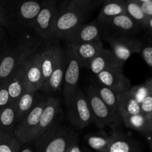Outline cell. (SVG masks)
I'll use <instances>...</instances> for the list:
<instances>
[{"label":"cell","mask_w":152,"mask_h":152,"mask_svg":"<svg viewBox=\"0 0 152 152\" xmlns=\"http://www.w3.org/2000/svg\"><path fill=\"white\" fill-rule=\"evenodd\" d=\"M118 109L120 116L141 113L140 105L134 99L129 91L118 95Z\"/></svg>","instance_id":"4316f807"},{"label":"cell","mask_w":152,"mask_h":152,"mask_svg":"<svg viewBox=\"0 0 152 152\" xmlns=\"http://www.w3.org/2000/svg\"><path fill=\"white\" fill-rule=\"evenodd\" d=\"M128 91L140 105L148 95L151 94L149 86L146 83L131 87Z\"/></svg>","instance_id":"4dcf8cb0"},{"label":"cell","mask_w":152,"mask_h":152,"mask_svg":"<svg viewBox=\"0 0 152 152\" xmlns=\"http://www.w3.org/2000/svg\"><path fill=\"white\" fill-rule=\"evenodd\" d=\"M123 66L124 64L118 60L111 50L104 48L96 57L91 61L87 68L96 76L102 71L111 68L123 69Z\"/></svg>","instance_id":"e0dca14e"},{"label":"cell","mask_w":152,"mask_h":152,"mask_svg":"<svg viewBox=\"0 0 152 152\" xmlns=\"http://www.w3.org/2000/svg\"><path fill=\"white\" fill-rule=\"evenodd\" d=\"M86 94L93 115L94 122L99 129L111 126L117 123L119 119L101 99L92 86L86 88Z\"/></svg>","instance_id":"ba28073f"},{"label":"cell","mask_w":152,"mask_h":152,"mask_svg":"<svg viewBox=\"0 0 152 152\" xmlns=\"http://www.w3.org/2000/svg\"><path fill=\"white\" fill-rule=\"evenodd\" d=\"M22 65L11 74V76L4 83L8 92L10 102L11 103H16L19 98L24 93L28 91L22 74Z\"/></svg>","instance_id":"d6986e66"},{"label":"cell","mask_w":152,"mask_h":152,"mask_svg":"<svg viewBox=\"0 0 152 152\" xmlns=\"http://www.w3.org/2000/svg\"><path fill=\"white\" fill-rule=\"evenodd\" d=\"M97 83L114 91L117 94L128 91L131 88L130 80L123 74V69L111 68L96 74Z\"/></svg>","instance_id":"7c38bea8"},{"label":"cell","mask_w":152,"mask_h":152,"mask_svg":"<svg viewBox=\"0 0 152 152\" xmlns=\"http://www.w3.org/2000/svg\"><path fill=\"white\" fill-rule=\"evenodd\" d=\"M86 142L90 148L97 152H107L111 141V135L104 132L88 134L85 136Z\"/></svg>","instance_id":"83f0119b"},{"label":"cell","mask_w":152,"mask_h":152,"mask_svg":"<svg viewBox=\"0 0 152 152\" xmlns=\"http://www.w3.org/2000/svg\"><path fill=\"white\" fill-rule=\"evenodd\" d=\"M98 22L102 30L108 29L114 32H117L120 34L119 35H126L129 33L134 32L139 27V25L127 14L120 15Z\"/></svg>","instance_id":"ac0fdd59"},{"label":"cell","mask_w":152,"mask_h":152,"mask_svg":"<svg viewBox=\"0 0 152 152\" xmlns=\"http://www.w3.org/2000/svg\"><path fill=\"white\" fill-rule=\"evenodd\" d=\"M145 28H147V29H148V31H150V33L152 34V17H150L148 19Z\"/></svg>","instance_id":"7bdbcfd3"},{"label":"cell","mask_w":152,"mask_h":152,"mask_svg":"<svg viewBox=\"0 0 152 152\" xmlns=\"http://www.w3.org/2000/svg\"><path fill=\"white\" fill-rule=\"evenodd\" d=\"M39 53L44 85L53 72L60 58L65 53V51L59 46L49 45L45 47L41 51H39Z\"/></svg>","instance_id":"2e32d148"},{"label":"cell","mask_w":152,"mask_h":152,"mask_svg":"<svg viewBox=\"0 0 152 152\" xmlns=\"http://www.w3.org/2000/svg\"><path fill=\"white\" fill-rule=\"evenodd\" d=\"M39 100L37 91H27L19 98L15 103L16 125L31 112Z\"/></svg>","instance_id":"44dd1931"},{"label":"cell","mask_w":152,"mask_h":152,"mask_svg":"<svg viewBox=\"0 0 152 152\" xmlns=\"http://www.w3.org/2000/svg\"><path fill=\"white\" fill-rule=\"evenodd\" d=\"M4 37H5V33H4V28L0 26V44L4 42Z\"/></svg>","instance_id":"60d3db41"},{"label":"cell","mask_w":152,"mask_h":152,"mask_svg":"<svg viewBox=\"0 0 152 152\" xmlns=\"http://www.w3.org/2000/svg\"><path fill=\"white\" fill-rule=\"evenodd\" d=\"M6 47H7V46H6L5 43L4 42L0 44V62H1L3 56H4V51H5Z\"/></svg>","instance_id":"ab89813d"},{"label":"cell","mask_w":152,"mask_h":152,"mask_svg":"<svg viewBox=\"0 0 152 152\" xmlns=\"http://www.w3.org/2000/svg\"><path fill=\"white\" fill-rule=\"evenodd\" d=\"M43 40L37 34H28L19 38L13 45L7 46L0 62V83L4 84L30 56L37 52Z\"/></svg>","instance_id":"6da1fadb"},{"label":"cell","mask_w":152,"mask_h":152,"mask_svg":"<svg viewBox=\"0 0 152 152\" xmlns=\"http://www.w3.org/2000/svg\"><path fill=\"white\" fill-rule=\"evenodd\" d=\"M46 103L45 99H40L29 114L16 126L14 137L22 145L34 141V135L39 123L41 114Z\"/></svg>","instance_id":"52a82bcc"},{"label":"cell","mask_w":152,"mask_h":152,"mask_svg":"<svg viewBox=\"0 0 152 152\" xmlns=\"http://www.w3.org/2000/svg\"><path fill=\"white\" fill-rule=\"evenodd\" d=\"M22 71L28 91L36 92L42 88L43 77L38 51L33 53L22 63Z\"/></svg>","instance_id":"30bf717a"},{"label":"cell","mask_w":152,"mask_h":152,"mask_svg":"<svg viewBox=\"0 0 152 152\" xmlns=\"http://www.w3.org/2000/svg\"><path fill=\"white\" fill-rule=\"evenodd\" d=\"M16 126L15 103H10L0 111V134L14 137Z\"/></svg>","instance_id":"603a6c76"},{"label":"cell","mask_w":152,"mask_h":152,"mask_svg":"<svg viewBox=\"0 0 152 152\" xmlns=\"http://www.w3.org/2000/svg\"><path fill=\"white\" fill-rule=\"evenodd\" d=\"M2 83H0V88H1V86H2Z\"/></svg>","instance_id":"7dc6e473"},{"label":"cell","mask_w":152,"mask_h":152,"mask_svg":"<svg viewBox=\"0 0 152 152\" xmlns=\"http://www.w3.org/2000/svg\"><path fill=\"white\" fill-rule=\"evenodd\" d=\"M140 53L145 63L150 68H152V45H142Z\"/></svg>","instance_id":"d6a6232c"},{"label":"cell","mask_w":152,"mask_h":152,"mask_svg":"<svg viewBox=\"0 0 152 152\" xmlns=\"http://www.w3.org/2000/svg\"><path fill=\"white\" fill-rule=\"evenodd\" d=\"M147 117H148V123H149V126H150V131H151V130H152V113L151 114H149L148 116H147Z\"/></svg>","instance_id":"ee69618b"},{"label":"cell","mask_w":152,"mask_h":152,"mask_svg":"<svg viewBox=\"0 0 152 152\" xmlns=\"http://www.w3.org/2000/svg\"><path fill=\"white\" fill-rule=\"evenodd\" d=\"M145 135V137H146L147 140H148V144H149L150 148H151V149L152 151V130L150 131L149 132H148V133Z\"/></svg>","instance_id":"b9f144b4"},{"label":"cell","mask_w":152,"mask_h":152,"mask_svg":"<svg viewBox=\"0 0 152 152\" xmlns=\"http://www.w3.org/2000/svg\"><path fill=\"white\" fill-rule=\"evenodd\" d=\"M141 8L148 18L152 17V1L140 3Z\"/></svg>","instance_id":"8d00e7d4"},{"label":"cell","mask_w":152,"mask_h":152,"mask_svg":"<svg viewBox=\"0 0 152 152\" xmlns=\"http://www.w3.org/2000/svg\"><path fill=\"white\" fill-rule=\"evenodd\" d=\"M22 145L15 137L0 134V152H19Z\"/></svg>","instance_id":"f546056e"},{"label":"cell","mask_w":152,"mask_h":152,"mask_svg":"<svg viewBox=\"0 0 152 152\" xmlns=\"http://www.w3.org/2000/svg\"><path fill=\"white\" fill-rule=\"evenodd\" d=\"M126 14L130 16L139 26H146L148 18L141 8L140 3L136 0H125Z\"/></svg>","instance_id":"f1b7e54d"},{"label":"cell","mask_w":152,"mask_h":152,"mask_svg":"<svg viewBox=\"0 0 152 152\" xmlns=\"http://www.w3.org/2000/svg\"><path fill=\"white\" fill-rule=\"evenodd\" d=\"M141 113L148 116L152 113V94L148 95L140 103Z\"/></svg>","instance_id":"836d02e7"},{"label":"cell","mask_w":152,"mask_h":152,"mask_svg":"<svg viewBox=\"0 0 152 152\" xmlns=\"http://www.w3.org/2000/svg\"><path fill=\"white\" fill-rule=\"evenodd\" d=\"M67 105L68 118L77 129H84L94 121L87 96L80 88L74 94Z\"/></svg>","instance_id":"5b68a950"},{"label":"cell","mask_w":152,"mask_h":152,"mask_svg":"<svg viewBox=\"0 0 152 152\" xmlns=\"http://www.w3.org/2000/svg\"><path fill=\"white\" fill-rule=\"evenodd\" d=\"M126 14L125 0H103V4L97 17V22Z\"/></svg>","instance_id":"cb8c5ba5"},{"label":"cell","mask_w":152,"mask_h":152,"mask_svg":"<svg viewBox=\"0 0 152 152\" xmlns=\"http://www.w3.org/2000/svg\"><path fill=\"white\" fill-rule=\"evenodd\" d=\"M59 110H60V105L57 98L52 97V96L46 98L45 105L41 114L37 130L34 133V141L38 139L39 137L44 134L45 132L50 130L53 126L56 125L55 123L59 114Z\"/></svg>","instance_id":"5bb4252c"},{"label":"cell","mask_w":152,"mask_h":152,"mask_svg":"<svg viewBox=\"0 0 152 152\" xmlns=\"http://www.w3.org/2000/svg\"><path fill=\"white\" fill-rule=\"evenodd\" d=\"M78 140V135L66 126H56L36 140L35 152H66L70 145Z\"/></svg>","instance_id":"3957f363"},{"label":"cell","mask_w":152,"mask_h":152,"mask_svg":"<svg viewBox=\"0 0 152 152\" xmlns=\"http://www.w3.org/2000/svg\"><path fill=\"white\" fill-rule=\"evenodd\" d=\"M57 0H43L31 29L44 40L53 39V27L58 10Z\"/></svg>","instance_id":"8992f818"},{"label":"cell","mask_w":152,"mask_h":152,"mask_svg":"<svg viewBox=\"0 0 152 152\" xmlns=\"http://www.w3.org/2000/svg\"><path fill=\"white\" fill-rule=\"evenodd\" d=\"M10 25L7 9V0H0V26L6 28Z\"/></svg>","instance_id":"1f68e13d"},{"label":"cell","mask_w":152,"mask_h":152,"mask_svg":"<svg viewBox=\"0 0 152 152\" xmlns=\"http://www.w3.org/2000/svg\"><path fill=\"white\" fill-rule=\"evenodd\" d=\"M10 102L8 92H7L5 84L4 83L0 88V111L4 109Z\"/></svg>","instance_id":"e575fe53"},{"label":"cell","mask_w":152,"mask_h":152,"mask_svg":"<svg viewBox=\"0 0 152 152\" xmlns=\"http://www.w3.org/2000/svg\"><path fill=\"white\" fill-rule=\"evenodd\" d=\"M102 29L97 21L83 23L68 36V44H82L100 41Z\"/></svg>","instance_id":"4fadbf2b"},{"label":"cell","mask_w":152,"mask_h":152,"mask_svg":"<svg viewBox=\"0 0 152 152\" xmlns=\"http://www.w3.org/2000/svg\"><path fill=\"white\" fill-rule=\"evenodd\" d=\"M107 152H141L137 145L122 132L115 130L111 134Z\"/></svg>","instance_id":"7402d4cb"},{"label":"cell","mask_w":152,"mask_h":152,"mask_svg":"<svg viewBox=\"0 0 152 152\" xmlns=\"http://www.w3.org/2000/svg\"><path fill=\"white\" fill-rule=\"evenodd\" d=\"M19 152H35V151L31 146H28V145H27V144H25V145H22L21 146Z\"/></svg>","instance_id":"f35d334b"},{"label":"cell","mask_w":152,"mask_h":152,"mask_svg":"<svg viewBox=\"0 0 152 152\" xmlns=\"http://www.w3.org/2000/svg\"><path fill=\"white\" fill-rule=\"evenodd\" d=\"M145 83H147V84L148 85V86H149L150 88V90H151V93L152 94V78L150 79V80H148V81H146Z\"/></svg>","instance_id":"f6af8a7d"},{"label":"cell","mask_w":152,"mask_h":152,"mask_svg":"<svg viewBox=\"0 0 152 152\" xmlns=\"http://www.w3.org/2000/svg\"><path fill=\"white\" fill-rule=\"evenodd\" d=\"M71 1L88 13V10L99 0H71Z\"/></svg>","instance_id":"d590c367"},{"label":"cell","mask_w":152,"mask_h":152,"mask_svg":"<svg viewBox=\"0 0 152 152\" xmlns=\"http://www.w3.org/2000/svg\"><path fill=\"white\" fill-rule=\"evenodd\" d=\"M68 48L77 59L81 68H87L91 61L104 49L102 40L82 44H68Z\"/></svg>","instance_id":"9a60e30c"},{"label":"cell","mask_w":152,"mask_h":152,"mask_svg":"<svg viewBox=\"0 0 152 152\" xmlns=\"http://www.w3.org/2000/svg\"><path fill=\"white\" fill-rule=\"evenodd\" d=\"M66 65L67 59L65 51V53L60 58L57 65H56L49 78L43 85L42 88L45 91L49 92V93H51V92L59 91L61 88L62 86V83H63L64 74H65Z\"/></svg>","instance_id":"ffe728a7"},{"label":"cell","mask_w":152,"mask_h":152,"mask_svg":"<svg viewBox=\"0 0 152 152\" xmlns=\"http://www.w3.org/2000/svg\"><path fill=\"white\" fill-rule=\"evenodd\" d=\"M113 54L118 60L125 64L134 53H140L142 47L141 41L127 35L111 36L106 37Z\"/></svg>","instance_id":"9c48e42d"},{"label":"cell","mask_w":152,"mask_h":152,"mask_svg":"<svg viewBox=\"0 0 152 152\" xmlns=\"http://www.w3.org/2000/svg\"><path fill=\"white\" fill-rule=\"evenodd\" d=\"M67 59V65L64 74L63 95L65 101L68 105L74 94L77 91L78 88L79 79H80V67L78 61L68 48L65 51Z\"/></svg>","instance_id":"8fae6325"},{"label":"cell","mask_w":152,"mask_h":152,"mask_svg":"<svg viewBox=\"0 0 152 152\" xmlns=\"http://www.w3.org/2000/svg\"><path fill=\"white\" fill-rule=\"evenodd\" d=\"M87 12L71 0H66L58 7L53 27V39L66 40L68 36L84 23Z\"/></svg>","instance_id":"7a4b0ae2"},{"label":"cell","mask_w":152,"mask_h":152,"mask_svg":"<svg viewBox=\"0 0 152 152\" xmlns=\"http://www.w3.org/2000/svg\"><path fill=\"white\" fill-rule=\"evenodd\" d=\"M96 94L99 95L102 101L105 102V105L109 108V109L112 111L113 114L121 119L120 112L118 109V95L114 91L111 90L108 88L105 87L102 85L96 83V84L92 85ZM122 120V119H121Z\"/></svg>","instance_id":"d4e9b609"},{"label":"cell","mask_w":152,"mask_h":152,"mask_svg":"<svg viewBox=\"0 0 152 152\" xmlns=\"http://www.w3.org/2000/svg\"><path fill=\"white\" fill-rule=\"evenodd\" d=\"M123 123L127 128L146 134L150 131V126L147 116L142 113L132 115L121 116Z\"/></svg>","instance_id":"484cf974"},{"label":"cell","mask_w":152,"mask_h":152,"mask_svg":"<svg viewBox=\"0 0 152 152\" xmlns=\"http://www.w3.org/2000/svg\"><path fill=\"white\" fill-rule=\"evenodd\" d=\"M66 152H82L81 148H80V145H79L78 144V140L73 142V143L70 145L69 148L67 149Z\"/></svg>","instance_id":"74e56055"},{"label":"cell","mask_w":152,"mask_h":152,"mask_svg":"<svg viewBox=\"0 0 152 152\" xmlns=\"http://www.w3.org/2000/svg\"><path fill=\"white\" fill-rule=\"evenodd\" d=\"M136 1H137L138 2L140 3H143V2H147V1H152V0H136Z\"/></svg>","instance_id":"bcb514c9"},{"label":"cell","mask_w":152,"mask_h":152,"mask_svg":"<svg viewBox=\"0 0 152 152\" xmlns=\"http://www.w3.org/2000/svg\"><path fill=\"white\" fill-rule=\"evenodd\" d=\"M43 0H7L10 23L31 29L33 23L41 9Z\"/></svg>","instance_id":"277c9868"}]
</instances>
